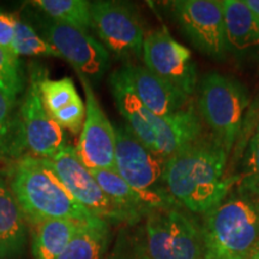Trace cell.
<instances>
[{
    "label": "cell",
    "mask_w": 259,
    "mask_h": 259,
    "mask_svg": "<svg viewBox=\"0 0 259 259\" xmlns=\"http://www.w3.org/2000/svg\"><path fill=\"white\" fill-rule=\"evenodd\" d=\"M17 99L0 90V155L19 157L17 143V121L16 113Z\"/></svg>",
    "instance_id": "24"
},
{
    "label": "cell",
    "mask_w": 259,
    "mask_h": 259,
    "mask_svg": "<svg viewBox=\"0 0 259 259\" xmlns=\"http://www.w3.org/2000/svg\"><path fill=\"white\" fill-rule=\"evenodd\" d=\"M41 160L59 178L71 196L93 215L109 223L126 226L121 212L103 192L88 168L80 162L76 148L66 143L54 156Z\"/></svg>",
    "instance_id": "11"
},
{
    "label": "cell",
    "mask_w": 259,
    "mask_h": 259,
    "mask_svg": "<svg viewBox=\"0 0 259 259\" xmlns=\"http://www.w3.org/2000/svg\"><path fill=\"white\" fill-rule=\"evenodd\" d=\"M100 187L121 212L125 225L134 227L156 209L179 205L166 191H142L130 186L116 171L89 169Z\"/></svg>",
    "instance_id": "15"
},
{
    "label": "cell",
    "mask_w": 259,
    "mask_h": 259,
    "mask_svg": "<svg viewBox=\"0 0 259 259\" xmlns=\"http://www.w3.org/2000/svg\"><path fill=\"white\" fill-rule=\"evenodd\" d=\"M102 259H143L138 232H131L130 226H121L112 250Z\"/></svg>",
    "instance_id": "27"
},
{
    "label": "cell",
    "mask_w": 259,
    "mask_h": 259,
    "mask_svg": "<svg viewBox=\"0 0 259 259\" xmlns=\"http://www.w3.org/2000/svg\"><path fill=\"white\" fill-rule=\"evenodd\" d=\"M200 231L205 259H246L259 245V202L229 193L204 213Z\"/></svg>",
    "instance_id": "4"
},
{
    "label": "cell",
    "mask_w": 259,
    "mask_h": 259,
    "mask_svg": "<svg viewBox=\"0 0 259 259\" xmlns=\"http://www.w3.org/2000/svg\"><path fill=\"white\" fill-rule=\"evenodd\" d=\"M15 37V15L0 11V46L12 53V42ZM17 58V57H16Z\"/></svg>",
    "instance_id": "28"
},
{
    "label": "cell",
    "mask_w": 259,
    "mask_h": 259,
    "mask_svg": "<svg viewBox=\"0 0 259 259\" xmlns=\"http://www.w3.org/2000/svg\"><path fill=\"white\" fill-rule=\"evenodd\" d=\"M115 171L130 186L162 191L166 160L145 148L124 124H115Z\"/></svg>",
    "instance_id": "14"
},
{
    "label": "cell",
    "mask_w": 259,
    "mask_h": 259,
    "mask_svg": "<svg viewBox=\"0 0 259 259\" xmlns=\"http://www.w3.org/2000/svg\"><path fill=\"white\" fill-rule=\"evenodd\" d=\"M92 29L109 54L119 59L143 58L144 30L134 8L120 2H90Z\"/></svg>",
    "instance_id": "9"
},
{
    "label": "cell",
    "mask_w": 259,
    "mask_h": 259,
    "mask_svg": "<svg viewBox=\"0 0 259 259\" xmlns=\"http://www.w3.org/2000/svg\"><path fill=\"white\" fill-rule=\"evenodd\" d=\"M245 4L259 17V0H245Z\"/></svg>",
    "instance_id": "29"
},
{
    "label": "cell",
    "mask_w": 259,
    "mask_h": 259,
    "mask_svg": "<svg viewBox=\"0 0 259 259\" xmlns=\"http://www.w3.org/2000/svg\"><path fill=\"white\" fill-rule=\"evenodd\" d=\"M137 232L143 259H205L200 225L180 205L149 212Z\"/></svg>",
    "instance_id": "6"
},
{
    "label": "cell",
    "mask_w": 259,
    "mask_h": 259,
    "mask_svg": "<svg viewBox=\"0 0 259 259\" xmlns=\"http://www.w3.org/2000/svg\"><path fill=\"white\" fill-rule=\"evenodd\" d=\"M0 90L17 99L24 90L23 73L18 58L0 46Z\"/></svg>",
    "instance_id": "26"
},
{
    "label": "cell",
    "mask_w": 259,
    "mask_h": 259,
    "mask_svg": "<svg viewBox=\"0 0 259 259\" xmlns=\"http://www.w3.org/2000/svg\"><path fill=\"white\" fill-rule=\"evenodd\" d=\"M229 154L205 132L166 161L163 189L189 212L206 213L231 193L236 178H226Z\"/></svg>",
    "instance_id": "1"
},
{
    "label": "cell",
    "mask_w": 259,
    "mask_h": 259,
    "mask_svg": "<svg viewBox=\"0 0 259 259\" xmlns=\"http://www.w3.org/2000/svg\"><path fill=\"white\" fill-rule=\"evenodd\" d=\"M253 137H257V138H259V122H258L257 127H255V132H254Z\"/></svg>",
    "instance_id": "31"
},
{
    "label": "cell",
    "mask_w": 259,
    "mask_h": 259,
    "mask_svg": "<svg viewBox=\"0 0 259 259\" xmlns=\"http://www.w3.org/2000/svg\"><path fill=\"white\" fill-rule=\"evenodd\" d=\"M246 259H259V245L251 252V254Z\"/></svg>",
    "instance_id": "30"
},
{
    "label": "cell",
    "mask_w": 259,
    "mask_h": 259,
    "mask_svg": "<svg viewBox=\"0 0 259 259\" xmlns=\"http://www.w3.org/2000/svg\"><path fill=\"white\" fill-rule=\"evenodd\" d=\"M28 241V223L0 171V259L19 258Z\"/></svg>",
    "instance_id": "17"
},
{
    "label": "cell",
    "mask_w": 259,
    "mask_h": 259,
    "mask_svg": "<svg viewBox=\"0 0 259 259\" xmlns=\"http://www.w3.org/2000/svg\"><path fill=\"white\" fill-rule=\"evenodd\" d=\"M111 241V223L93 215L80 222L72 240L58 259H102Z\"/></svg>",
    "instance_id": "19"
},
{
    "label": "cell",
    "mask_w": 259,
    "mask_h": 259,
    "mask_svg": "<svg viewBox=\"0 0 259 259\" xmlns=\"http://www.w3.org/2000/svg\"><path fill=\"white\" fill-rule=\"evenodd\" d=\"M238 192L259 202V138L252 137L244 157Z\"/></svg>",
    "instance_id": "25"
},
{
    "label": "cell",
    "mask_w": 259,
    "mask_h": 259,
    "mask_svg": "<svg viewBox=\"0 0 259 259\" xmlns=\"http://www.w3.org/2000/svg\"><path fill=\"white\" fill-rule=\"evenodd\" d=\"M169 6L180 31L197 51L212 59H226L231 48L227 41L223 2L178 0Z\"/></svg>",
    "instance_id": "7"
},
{
    "label": "cell",
    "mask_w": 259,
    "mask_h": 259,
    "mask_svg": "<svg viewBox=\"0 0 259 259\" xmlns=\"http://www.w3.org/2000/svg\"><path fill=\"white\" fill-rule=\"evenodd\" d=\"M196 93L200 119L212 137L231 154L250 103L247 89L238 79L212 71L198 80Z\"/></svg>",
    "instance_id": "5"
},
{
    "label": "cell",
    "mask_w": 259,
    "mask_h": 259,
    "mask_svg": "<svg viewBox=\"0 0 259 259\" xmlns=\"http://www.w3.org/2000/svg\"><path fill=\"white\" fill-rule=\"evenodd\" d=\"M144 66L192 97L198 84L197 66L191 52L170 35L167 27L145 35L143 44Z\"/></svg>",
    "instance_id": "12"
},
{
    "label": "cell",
    "mask_w": 259,
    "mask_h": 259,
    "mask_svg": "<svg viewBox=\"0 0 259 259\" xmlns=\"http://www.w3.org/2000/svg\"><path fill=\"white\" fill-rule=\"evenodd\" d=\"M83 222V221H82ZM79 221L66 219L47 220L31 226V253L34 259H58L65 251Z\"/></svg>",
    "instance_id": "20"
},
{
    "label": "cell",
    "mask_w": 259,
    "mask_h": 259,
    "mask_svg": "<svg viewBox=\"0 0 259 259\" xmlns=\"http://www.w3.org/2000/svg\"><path fill=\"white\" fill-rule=\"evenodd\" d=\"M227 41L231 51L259 50V17L240 0H223Z\"/></svg>",
    "instance_id": "18"
},
{
    "label": "cell",
    "mask_w": 259,
    "mask_h": 259,
    "mask_svg": "<svg viewBox=\"0 0 259 259\" xmlns=\"http://www.w3.org/2000/svg\"><path fill=\"white\" fill-rule=\"evenodd\" d=\"M12 53L15 57H46L61 58L56 48L15 15V37L12 42Z\"/></svg>",
    "instance_id": "23"
},
{
    "label": "cell",
    "mask_w": 259,
    "mask_h": 259,
    "mask_svg": "<svg viewBox=\"0 0 259 259\" xmlns=\"http://www.w3.org/2000/svg\"><path fill=\"white\" fill-rule=\"evenodd\" d=\"M121 70L137 99L155 115L161 118L171 115L191 102V96L151 72L144 65L126 63Z\"/></svg>",
    "instance_id": "16"
},
{
    "label": "cell",
    "mask_w": 259,
    "mask_h": 259,
    "mask_svg": "<svg viewBox=\"0 0 259 259\" xmlns=\"http://www.w3.org/2000/svg\"><path fill=\"white\" fill-rule=\"evenodd\" d=\"M40 66L30 70L29 84L18 108L17 143L19 157L22 150L38 158H50L66 144L64 130L52 119L42 102L38 89Z\"/></svg>",
    "instance_id": "8"
},
{
    "label": "cell",
    "mask_w": 259,
    "mask_h": 259,
    "mask_svg": "<svg viewBox=\"0 0 259 259\" xmlns=\"http://www.w3.org/2000/svg\"><path fill=\"white\" fill-rule=\"evenodd\" d=\"M77 76L85 95V119L76 145L77 156L88 169L115 171L114 125L100 105L92 82L82 74Z\"/></svg>",
    "instance_id": "13"
},
{
    "label": "cell",
    "mask_w": 259,
    "mask_h": 259,
    "mask_svg": "<svg viewBox=\"0 0 259 259\" xmlns=\"http://www.w3.org/2000/svg\"><path fill=\"white\" fill-rule=\"evenodd\" d=\"M4 174L30 227L57 219L82 222L93 216L41 158L23 154L14 160Z\"/></svg>",
    "instance_id": "3"
},
{
    "label": "cell",
    "mask_w": 259,
    "mask_h": 259,
    "mask_svg": "<svg viewBox=\"0 0 259 259\" xmlns=\"http://www.w3.org/2000/svg\"><path fill=\"white\" fill-rule=\"evenodd\" d=\"M109 88L130 131L145 148L163 160L167 161L206 132L193 100L181 111L161 118L139 101L121 69L111 73Z\"/></svg>",
    "instance_id": "2"
},
{
    "label": "cell",
    "mask_w": 259,
    "mask_h": 259,
    "mask_svg": "<svg viewBox=\"0 0 259 259\" xmlns=\"http://www.w3.org/2000/svg\"><path fill=\"white\" fill-rule=\"evenodd\" d=\"M30 4L60 23L87 32L92 29L90 2L87 0H35Z\"/></svg>",
    "instance_id": "21"
},
{
    "label": "cell",
    "mask_w": 259,
    "mask_h": 259,
    "mask_svg": "<svg viewBox=\"0 0 259 259\" xmlns=\"http://www.w3.org/2000/svg\"><path fill=\"white\" fill-rule=\"evenodd\" d=\"M41 36L56 48L61 59L72 65L77 74L100 82L111 65V54L89 32L60 23L46 16L40 22Z\"/></svg>",
    "instance_id": "10"
},
{
    "label": "cell",
    "mask_w": 259,
    "mask_h": 259,
    "mask_svg": "<svg viewBox=\"0 0 259 259\" xmlns=\"http://www.w3.org/2000/svg\"><path fill=\"white\" fill-rule=\"evenodd\" d=\"M38 89L45 108L51 116L82 99L72 78L63 77L60 79H52L47 71L42 69L38 74Z\"/></svg>",
    "instance_id": "22"
}]
</instances>
